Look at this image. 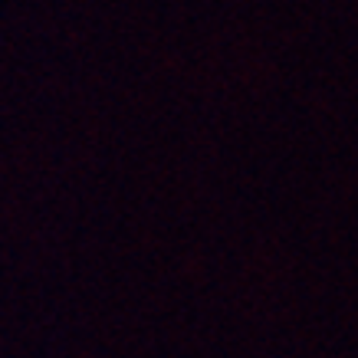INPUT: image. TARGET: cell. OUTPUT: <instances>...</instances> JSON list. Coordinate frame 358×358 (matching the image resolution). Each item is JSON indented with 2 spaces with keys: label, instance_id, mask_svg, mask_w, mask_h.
Returning <instances> with one entry per match:
<instances>
[]
</instances>
